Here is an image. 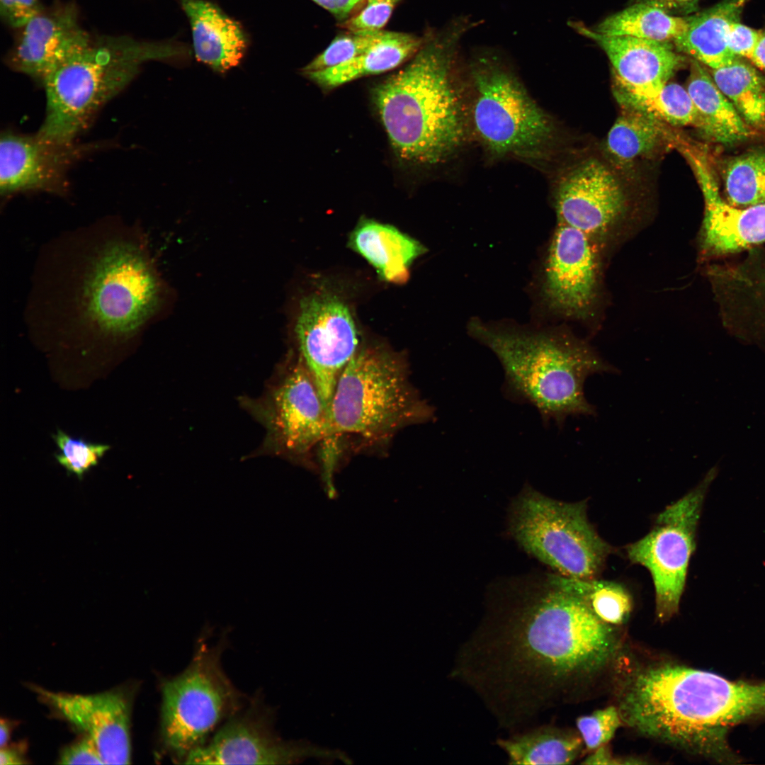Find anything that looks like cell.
<instances>
[{
	"label": "cell",
	"mask_w": 765,
	"mask_h": 765,
	"mask_svg": "<svg viewBox=\"0 0 765 765\" xmlns=\"http://www.w3.org/2000/svg\"><path fill=\"white\" fill-rule=\"evenodd\" d=\"M62 764H104L91 738L84 735L79 740L64 749L60 754Z\"/></svg>",
	"instance_id": "39"
},
{
	"label": "cell",
	"mask_w": 765,
	"mask_h": 765,
	"mask_svg": "<svg viewBox=\"0 0 765 765\" xmlns=\"http://www.w3.org/2000/svg\"><path fill=\"white\" fill-rule=\"evenodd\" d=\"M710 75L746 124L765 132V77L740 57L727 66L710 69Z\"/></svg>",
	"instance_id": "28"
},
{
	"label": "cell",
	"mask_w": 765,
	"mask_h": 765,
	"mask_svg": "<svg viewBox=\"0 0 765 765\" xmlns=\"http://www.w3.org/2000/svg\"><path fill=\"white\" fill-rule=\"evenodd\" d=\"M59 286L57 317H69L101 332L126 335L153 314L160 283L142 247L130 237L95 239L78 252Z\"/></svg>",
	"instance_id": "3"
},
{
	"label": "cell",
	"mask_w": 765,
	"mask_h": 765,
	"mask_svg": "<svg viewBox=\"0 0 765 765\" xmlns=\"http://www.w3.org/2000/svg\"><path fill=\"white\" fill-rule=\"evenodd\" d=\"M222 647L203 641L187 668L162 682L160 737L165 752L176 763H184L241 707L242 697L221 667Z\"/></svg>",
	"instance_id": "7"
},
{
	"label": "cell",
	"mask_w": 765,
	"mask_h": 765,
	"mask_svg": "<svg viewBox=\"0 0 765 765\" xmlns=\"http://www.w3.org/2000/svg\"><path fill=\"white\" fill-rule=\"evenodd\" d=\"M242 403L265 428L264 449L268 453L299 459L329 440V417L299 356L261 397L244 398Z\"/></svg>",
	"instance_id": "11"
},
{
	"label": "cell",
	"mask_w": 765,
	"mask_h": 765,
	"mask_svg": "<svg viewBox=\"0 0 765 765\" xmlns=\"http://www.w3.org/2000/svg\"><path fill=\"white\" fill-rule=\"evenodd\" d=\"M434 415L412 384L404 358L381 346L360 347L336 383L327 444L345 434L384 441Z\"/></svg>",
	"instance_id": "5"
},
{
	"label": "cell",
	"mask_w": 765,
	"mask_h": 765,
	"mask_svg": "<svg viewBox=\"0 0 765 765\" xmlns=\"http://www.w3.org/2000/svg\"><path fill=\"white\" fill-rule=\"evenodd\" d=\"M651 1L655 2V4H657V3H683V2L691 1H693V0H651Z\"/></svg>",
	"instance_id": "45"
},
{
	"label": "cell",
	"mask_w": 765,
	"mask_h": 765,
	"mask_svg": "<svg viewBox=\"0 0 765 765\" xmlns=\"http://www.w3.org/2000/svg\"><path fill=\"white\" fill-rule=\"evenodd\" d=\"M608 56L616 73V95H639L668 82L681 62L669 42L630 36L606 35L577 25Z\"/></svg>",
	"instance_id": "20"
},
{
	"label": "cell",
	"mask_w": 765,
	"mask_h": 765,
	"mask_svg": "<svg viewBox=\"0 0 765 765\" xmlns=\"http://www.w3.org/2000/svg\"><path fill=\"white\" fill-rule=\"evenodd\" d=\"M400 0H366L365 6L356 14L341 22L350 31L380 30L390 19Z\"/></svg>",
	"instance_id": "36"
},
{
	"label": "cell",
	"mask_w": 765,
	"mask_h": 765,
	"mask_svg": "<svg viewBox=\"0 0 765 765\" xmlns=\"http://www.w3.org/2000/svg\"><path fill=\"white\" fill-rule=\"evenodd\" d=\"M59 714L95 742L104 764H128L132 689L122 686L90 695L34 688Z\"/></svg>",
	"instance_id": "16"
},
{
	"label": "cell",
	"mask_w": 765,
	"mask_h": 765,
	"mask_svg": "<svg viewBox=\"0 0 765 765\" xmlns=\"http://www.w3.org/2000/svg\"><path fill=\"white\" fill-rule=\"evenodd\" d=\"M97 144L60 143L38 132H4L0 140V190L4 196L26 191L63 193L69 167Z\"/></svg>",
	"instance_id": "14"
},
{
	"label": "cell",
	"mask_w": 765,
	"mask_h": 765,
	"mask_svg": "<svg viewBox=\"0 0 765 765\" xmlns=\"http://www.w3.org/2000/svg\"><path fill=\"white\" fill-rule=\"evenodd\" d=\"M554 200L557 223L583 232L608 256L648 221L613 171L597 159L584 160L565 172Z\"/></svg>",
	"instance_id": "9"
},
{
	"label": "cell",
	"mask_w": 765,
	"mask_h": 765,
	"mask_svg": "<svg viewBox=\"0 0 765 765\" xmlns=\"http://www.w3.org/2000/svg\"><path fill=\"white\" fill-rule=\"evenodd\" d=\"M511 531L526 552L567 577L596 578L612 550L589 523L584 502H563L530 488L513 506Z\"/></svg>",
	"instance_id": "8"
},
{
	"label": "cell",
	"mask_w": 765,
	"mask_h": 765,
	"mask_svg": "<svg viewBox=\"0 0 765 765\" xmlns=\"http://www.w3.org/2000/svg\"><path fill=\"white\" fill-rule=\"evenodd\" d=\"M618 759L614 758L606 744L594 750L583 761L584 764H620Z\"/></svg>",
	"instance_id": "41"
},
{
	"label": "cell",
	"mask_w": 765,
	"mask_h": 765,
	"mask_svg": "<svg viewBox=\"0 0 765 765\" xmlns=\"http://www.w3.org/2000/svg\"><path fill=\"white\" fill-rule=\"evenodd\" d=\"M687 27L688 19L669 15L657 4L642 3L607 17L595 31L606 35L669 42L681 36Z\"/></svg>",
	"instance_id": "29"
},
{
	"label": "cell",
	"mask_w": 765,
	"mask_h": 765,
	"mask_svg": "<svg viewBox=\"0 0 765 765\" xmlns=\"http://www.w3.org/2000/svg\"><path fill=\"white\" fill-rule=\"evenodd\" d=\"M385 30L350 31L337 35L302 69V74L330 68L358 56L378 42Z\"/></svg>",
	"instance_id": "33"
},
{
	"label": "cell",
	"mask_w": 765,
	"mask_h": 765,
	"mask_svg": "<svg viewBox=\"0 0 765 765\" xmlns=\"http://www.w3.org/2000/svg\"><path fill=\"white\" fill-rule=\"evenodd\" d=\"M511 764H568L584 745L579 733L552 726H540L497 741Z\"/></svg>",
	"instance_id": "26"
},
{
	"label": "cell",
	"mask_w": 765,
	"mask_h": 765,
	"mask_svg": "<svg viewBox=\"0 0 765 765\" xmlns=\"http://www.w3.org/2000/svg\"><path fill=\"white\" fill-rule=\"evenodd\" d=\"M623 108L608 133L606 152L617 166L627 167L655 151L667 135L661 121L641 111Z\"/></svg>",
	"instance_id": "27"
},
{
	"label": "cell",
	"mask_w": 765,
	"mask_h": 765,
	"mask_svg": "<svg viewBox=\"0 0 765 765\" xmlns=\"http://www.w3.org/2000/svg\"><path fill=\"white\" fill-rule=\"evenodd\" d=\"M468 330L499 359L507 392L536 407L544 421L558 426L570 416L595 415L596 408L584 395L586 379L617 372L586 341L566 329H504L475 319Z\"/></svg>",
	"instance_id": "2"
},
{
	"label": "cell",
	"mask_w": 765,
	"mask_h": 765,
	"mask_svg": "<svg viewBox=\"0 0 765 765\" xmlns=\"http://www.w3.org/2000/svg\"><path fill=\"white\" fill-rule=\"evenodd\" d=\"M10 729L6 721L1 720L0 725V745L1 747L6 746L9 738Z\"/></svg>",
	"instance_id": "44"
},
{
	"label": "cell",
	"mask_w": 765,
	"mask_h": 765,
	"mask_svg": "<svg viewBox=\"0 0 765 765\" xmlns=\"http://www.w3.org/2000/svg\"><path fill=\"white\" fill-rule=\"evenodd\" d=\"M480 23L460 15L430 30L409 63L373 90L381 122L402 160L436 164L464 144L468 113L460 91L462 40Z\"/></svg>",
	"instance_id": "1"
},
{
	"label": "cell",
	"mask_w": 765,
	"mask_h": 765,
	"mask_svg": "<svg viewBox=\"0 0 765 765\" xmlns=\"http://www.w3.org/2000/svg\"><path fill=\"white\" fill-rule=\"evenodd\" d=\"M424 39V35L385 30L378 42L352 60L304 74L322 88L333 89L363 76L397 67L417 52Z\"/></svg>",
	"instance_id": "24"
},
{
	"label": "cell",
	"mask_w": 765,
	"mask_h": 765,
	"mask_svg": "<svg viewBox=\"0 0 765 765\" xmlns=\"http://www.w3.org/2000/svg\"><path fill=\"white\" fill-rule=\"evenodd\" d=\"M728 203L736 207L765 203V151L731 157L722 166Z\"/></svg>",
	"instance_id": "32"
},
{
	"label": "cell",
	"mask_w": 765,
	"mask_h": 765,
	"mask_svg": "<svg viewBox=\"0 0 765 765\" xmlns=\"http://www.w3.org/2000/svg\"><path fill=\"white\" fill-rule=\"evenodd\" d=\"M747 1L723 0L688 18L686 31L674 41L677 50L711 69L732 64L739 57L727 47V33Z\"/></svg>",
	"instance_id": "23"
},
{
	"label": "cell",
	"mask_w": 765,
	"mask_h": 765,
	"mask_svg": "<svg viewBox=\"0 0 765 765\" xmlns=\"http://www.w3.org/2000/svg\"><path fill=\"white\" fill-rule=\"evenodd\" d=\"M23 28L9 63L16 71L42 82L92 42L79 26L76 12L68 6L42 11Z\"/></svg>",
	"instance_id": "19"
},
{
	"label": "cell",
	"mask_w": 765,
	"mask_h": 765,
	"mask_svg": "<svg viewBox=\"0 0 765 765\" xmlns=\"http://www.w3.org/2000/svg\"><path fill=\"white\" fill-rule=\"evenodd\" d=\"M750 61L756 67L765 72V30H762L760 40Z\"/></svg>",
	"instance_id": "43"
},
{
	"label": "cell",
	"mask_w": 765,
	"mask_h": 765,
	"mask_svg": "<svg viewBox=\"0 0 765 765\" xmlns=\"http://www.w3.org/2000/svg\"><path fill=\"white\" fill-rule=\"evenodd\" d=\"M762 30L755 29L735 21L730 26L727 43L730 51L737 57L750 60L760 40Z\"/></svg>",
	"instance_id": "37"
},
{
	"label": "cell",
	"mask_w": 765,
	"mask_h": 765,
	"mask_svg": "<svg viewBox=\"0 0 765 765\" xmlns=\"http://www.w3.org/2000/svg\"><path fill=\"white\" fill-rule=\"evenodd\" d=\"M348 245L390 283L407 281L414 261L426 251L416 239L394 226L362 219L350 234Z\"/></svg>",
	"instance_id": "22"
},
{
	"label": "cell",
	"mask_w": 765,
	"mask_h": 765,
	"mask_svg": "<svg viewBox=\"0 0 765 765\" xmlns=\"http://www.w3.org/2000/svg\"><path fill=\"white\" fill-rule=\"evenodd\" d=\"M2 18L13 28H23L41 13L38 0H0Z\"/></svg>",
	"instance_id": "38"
},
{
	"label": "cell",
	"mask_w": 765,
	"mask_h": 765,
	"mask_svg": "<svg viewBox=\"0 0 765 765\" xmlns=\"http://www.w3.org/2000/svg\"><path fill=\"white\" fill-rule=\"evenodd\" d=\"M330 13L336 19L343 22L364 0H311Z\"/></svg>",
	"instance_id": "40"
},
{
	"label": "cell",
	"mask_w": 765,
	"mask_h": 765,
	"mask_svg": "<svg viewBox=\"0 0 765 765\" xmlns=\"http://www.w3.org/2000/svg\"><path fill=\"white\" fill-rule=\"evenodd\" d=\"M294 334L298 356L314 381L330 422L339 378L360 348L350 307L334 291L317 288L299 302Z\"/></svg>",
	"instance_id": "13"
},
{
	"label": "cell",
	"mask_w": 765,
	"mask_h": 765,
	"mask_svg": "<svg viewBox=\"0 0 765 765\" xmlns=\"http://www.w3.org/2000/svg\"><path fill=\"white\" fill-rule=\"evenodd\" d=\"M558 577L562 584L581 599L604 623L612 626L619 625L630 617L633 600L628 589L622 584L595 578L577 579L560 574Z\"/></svg>",
	"instance_id": "31"
},
{
	"label": "cell",
	"mask_w": 765,
	"mask_h": 765,
	"mask_svg": "<svg viewBox=\"0 0 765 765\" xmlns=\"http://www.w3.org/2000/svg\"><path fill=\"white\" fill-rule=\"evenodd\" d=\"M467 77L471 124L487 153L496 158L543 159L555 139L552 120L499 51H475L467 64Z\"/></svg>",
	"instance_id": "6"
},
{
	"label": "cell",
	"mask_w": 765,
	"mask_h": 765,
	"mask_svg": "<svg viewBox=\"0 0 765 765\" xmlns=\"http://www.w3.org/2000/svg\"><path fill=\"white\" fill-rule=\"evenodd\" d=\"M185 53L183 46L171 42L127 38L92 42L42 81L46 110L38 133L58 142H74L96 112L130 83L143 62Z\"/></svg>",
	"instance_id": "4"
},
{
	"label": "cell",
	"mask_w": 765,
	"mask_h": 765,
	"mask_svg": "<svg viewBox=\"0 0 765 765\" xmlns=\"http://www.w3.org/2000/svg\"><path fill=\"white\" fill-rule=\"evenodd\" d=\"M188 18L196 58L224 73L243 58L247 40L240 25L207 0H181Z\"/></svg>",
	"instance_id": "21"
},
{
	"label": "cell",
	"mask_w": 765,
	"mask_h": 765,
	"mask_svg": "<svg viewBox=\"0 0 765 765\" xmlns=\"http://www.w3.org/2000/svg\"><path fill=\"white\" fill-rule=\"evenodd\" d=\"M681 149L695 173L704 198L702 250L726 254L765 242V203L739 208L726 203L719 193L707 151L686 143Z\"/></svg>",
	"instance_id": "18"
},
{
	"label": "cell",
	"mask_w": 765,
	"mask_h": 765,
	"mask_svg": "<svg viewBox=\"0 0 765 765\" xmlns=\"http://www.w3.org/2000/svg\"><path fill=\"white\" fill-rule=\"evenodd\" d=\"M623 107L646 113L661 122L675 126L702 128L701 115L686 89L676 83L639 95H616Z\"/></svg>",
	"instance_id": "30"
},
{
	"label": "cell",
	"mask_w": 765,
	"mask_h": 765,
	"mask_svg": "<svg viewBox=\"0 0 765 765\" xmlns=\"http://www.w3.org/2000/svg\"><path fill=\"white\" fill-rule=\"evenodd\" d=\"M60 452L55 455L57 462L69 473L81 478L110 449L105 444L92 443L81 438L72 437L59 430L53 436Z\"/></svg>",
	"instance_id": "34"
},
{
	"label": "cell",
	"mask_w": 765,
	"mask_h": 765,
	"mask_svg": "<svg viewBox=\"0 0 765 765\" xmlns=\"http://www.w3.org/2000/svg\"><path fill=\"white\" fill-rule=\"evenodd\" d=\"M686 90L701 115V130L709 137L733 144L752 135V129L718 89L710 74L695 60L691 62Z\"/></svg>",
	"instance_id": "25"
},
{
	"label": "cell",
	"mask_w": 765,
	"mask_h": 765,
	"mask_svg": "<svg viewBox=\"0 0 765 765\" xmlns=\"http://www.w3.org/2000/svg\"><path fill=\"white\" fill-rule=\"evenodd\" d=\"M22 754L15 748L1 747L0 764H23Z\"/></svg>",
	"instance_id": "42"
},
{
	"label": "cell",
	"mask_w": 765,
	"mask_h": 765,
	"mask_svg": "<svg viewBox=\"0 0 765 765\" xmlns=\"http://www.w3.org/2000/svg\"><path fill=\"white\" fill-rule=\"evenodd\" d=\"M693 724L701 741L714 751L730 748L728 730L765 717V682L732 681L693 669L688 681Z\"/></svg>",
	"instance_id": "15"
},
{
	"label": "cell",
	"mask_w": 765,
	"mask_h": 765,
	"mask_svg": "<svg viewBox=\"0 0 765 765\" xmlns=\"http://www.w3.org/2000/svg\"><path fill=\"white\" fill-rule=\"evenodd\" d=\"M607 257L585 233L557 223L543 271V295L550 311L561 318L594 326L605 300Z\"/></svg>",
	"instance_id": "12"
},
{
	"label": "cell",
	"mask_w": 765,
	"mask_h": 765,
	"mask_svg": "<svg viewBox=\"0 0 765 765\" xmlns=\"http://www.w3.org/2000/svg\"><path fill=\"white\" fill-rule=\"evenodd\" d=\"M716 472L710 469L696 487L658 514L647 534L626 548L629 560L652 577L656 616L662 623L679 611L701 509Z\"/></svg>",
	"instance_id": "10"
},
{
	"label": "cell",
	"mask_w": 765,
	"mask_h": 765,
	"mask_svg": "<svg viewBox=\"0 0 765 765\" xmlns=\"http://www.w3.org/2000/svg\"><path fill=\"white\" fill-rule=\"evenodd\" d=\"M300 749L275 734L272 718L261 703L235 713L203 745L192 752L184 764H280L299 759Z\"/></svg>",
	"instance_id": "17"
},
{
	"label": "cell",
	"mask_w": 765,
	"mask_h": 765,
	"mask_svg": "<svg viewBox=\"0 0 765 765\" xmlns=\"http://www.w3.org/2000/svg\"><path fill=\"white\" fill-rule=\"evenodd\" d=\"M621 722L618 708L611 706L578 718L576 725L586 749L594 751L613 738Z\"/></svg>",
	"instance_id": "35"
}]
</instances>
